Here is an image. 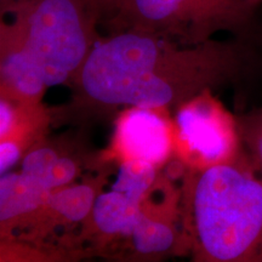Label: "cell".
<instances>
[{
    "mask_svg": "<svg viewBox=\"0 0 262 262\" xmlns=\"http://www.w3.org/2000/svg\"><path fill=\"white\" fill-rule=\"evenodd\" d=\"M262 0H125L107 22L110 33L137 31L185 45L219 33L262 42Z\"/></svg>",
    "mask_w": 262,
    "mask_h": 262,
    "instance_id": "277c9868",
    "label": "cell"
},
{
    "mask_svg": "<svg viewBox=\"0 0 262 262\" xmlns=\"http://www.w3.org/2000/svg\"><path fill=\"white\" fill-rule=\"evenodd\" d=\"M54 129L52 106L0 97V175L21 164L25 156Z\"/></svg>",
    "mask_w": 262,
    "mask_h": 262,
    "instance_id": "8fae6325",
    "label": "cell"
},
{
    "mask_svg": "<svg viewBox=\"0 0 262 262\" xmlns=\"http://www.w3.org/2000/svg\"><path fill=\"white\" fill-rule=\"evenodd\" d=\"M49 85L40 66L9 19L0 22V97L44 102Z\"/></svg>",
    "mask_w": 262,
    "mask_h": 262,
    "instance_id": "7c38bea8",
    "label": "cell"
},
{
    "mask_svg": "<svg viewBox=\"0 0 262 262\" xmlns=\"http://www.w3.org/2000/svg\"><path fill=\"white\" fill-rule=\"evenodd\" d=\"M147 196L136 195L114 186L98 195L89 217L77 229L89 258L101 260L129 233Z\"/></svg>",
    "mask_w": 262,
    "mask_h": 262,
    "instance_id": "30bf717a",
    "label": "cell"
},
{
    "mask_svg": "<svg viewBox=\"0 0 262 262\" xmlns=\"http://www.w3.org/2000/svg\"><path fill=\"white\" fill-rule=\"evenodd\" d=\"M260 78L262 42L231 37L185 45L137 31L108 33L72 81L68 101L52 106L54 127L91 129L130 106L173 112L205 90H242Z\"/></svg>",
    "mask_w": 262,
    "mask_h": 262,
    "instance_id": "6da1fadb",
    "label": "cell"
},
{
    "mask_svg": "<svg viewBox=\"0 0 262 262\" xmlns=\"http://www.w3.org/2000/svg\"><path fill=\"white\" fill-rule=\"evenodd\" d=\"M173 112L168 108L124 107L113 118L110 142L101 149L108 168L139 163L165 170L173 159Z\"/></svg>",
    "mask_w": 262,
    "mask_h": 262,
    "instance_id": "52a82bcc",
    "label": "cell"
},
{
    "mask_svg": "<svg viewBox=\"0 0 262 262\" xmlns=\"http://www.w3.org/2000/svg\"><path fill=\"white\" fill-rule=\"evenodd\" d=\"M101 16V25L111 21L125 0H88Z\"/></svg>",
    "mask_w": 262,
    "mask_h": 262,
    "instance_id": "2e32d148",
    "label": "cell"
},
{
    "mask_svg": "<svg viewBox=\"0 0 262 262\" xmlns=\"http://www.w3.org/2000/svg\"><path fill=\"white\" fill-rule=\"evenodd\" d=\"M179 178L189 262H262V175L247 152Z\"/></svg>",
    "mask_w": 262,
    "mask_h": 262,
    "instance_id": "7a4b0ae2",
    "label": "cell"
},
{
    "mask_svg": "<svg viewBox=\"0 0 262 262\" xmlns=\"http://www.w3.org/2000/svg\"><path fill=\"white\" fill-rule=\"evenodd\" d=\"M0 176V237H5L14 234L44 204L51 192L19 169Z\"/></svg>",
    "mask_w": 262,
    "mask_h": 262,
    "instance_id": "5bb4252c",
    "label": "cell"
},
{
    "mask_svg": "<svg viewBox=\"0 0 262 262\" xmlns=\"http://www.w3.org/2000/svg\"><path fill=\"white\" fill-rule=\"evenodd\" d=\"M107 168L101 159V149L91 141L90 129L84 127H67L56 135L50 134L18 165L26 176L50 192Z\"/></svg>",
    "mask_w": 262,
    "mask_h": 262,
    "instance_id": "ba28073f",
    "label": "cell"
},
{
    "mask_svg": "<svg viewBox=\"0 0 262 262\" xmlns=\"http://www.w3.org/2000/svg\"><path fill=\"white\" fill-rule=\"evenodd\" d=\"M85 262H100V261L96 260V258H88V260Z\"/></svg>",
    "mask_w": 262,
    "mask_h": 262,
    "instance_id": "ac0fdd59",
    "label": "cell"
},
{
    "mask_svg": "<svg viewBox=\"0 0 262 262\" xmlns=\"http://www.w3.org/2000/svg\"><path fill=\"white\" fill-rule=\"evenodd\" d=\"M173 159L179 171H203L244 155L238 116L205 90L173 110Z\"/></svg>",
    "mask_w": 262,
    "mask_h": 262,
    "instance_id": "5b68a950",
    "label": "cell"
},
{
    "mask_svg": "<svg viewBox=\"0 0 262 262\" xmlns=\"http://www.w3.org/2000/svg\"><path fill=\"white\" fill-rule=\"evenodd\" d=\"M237 116L245 152L262 175V104Z\"/></svg>",
    "mask_w": 262,
    "mask_h": 262,
    "instance_id": "9a60e30c",
    "label": "cell"
},
{
    "mask_svg": "<svg viewBox=\"0 0 262 262\" xmlns=\"http://www.w3.org/2000/svg\"><path fill=\"white\" fill-rule=\"evenodd\" d=\"M40 66L49 86L79 73L101 34V16L88 0H15L2 6Z\"/></svg>",
    "mask_w": 262,
    "mask_h": 262,
    "instance_id": "3957f363",
    "label": "cell"
},
{
    "mask_svg": "<svg viewBox=\"0 0 262 262\" xmlns=\"http://www.w3.org/2000/svg\"><path fill=\"white\" fill-rule=\"evenodd\" d=\"M88 258L77 229L44 239L0 237V262H85Z\"/></svg>",
    "mask_w": 262,
    "mask_h": 262,
    "instance_id": "4fadbf2b",
    "label": "cell"
},
{
    "mask_svg": "<svg viewBox=\"0 0 262 262\" xmlns=\"http://www.w3.org/2000/svg\"><path fill=\"white\" fill-rule=\"evenodd\" d=\"M112 172L111 168L90 172L73 185L51 192L44 204L11 235L44 239L78 229L89 217L98 195L107 188Z\"/></svg>",
    "mask_w": 262,
    "mask_h": 262,
    "instance_id": "9c48e42d",
    "label": "cell"
},
{
    "mask_svg": "<svg viewBox=\"0 0 262 262\" xmlns=\"http://www.w3.org/2000/svg\"><path fill=\"white\" fill-rule=\"evenodd\" d=\"M12 2H15V0H0V4H2V6H4V5L10 4V3Z\"/></svg>",
    "mask_w": 262,
    "mask_h": 262,
    "instance_id": "e0dca14e",
    "label": "cell"
},
{
    "mask_svg": "<svg viewBox=\"0 0 262 262\" xmlns=\"http://www.w3.org/2000/svg\"><path fill=\"white\" fill-rule=\"evenodd\" d=\"M180 186L164 172L143 202L130 232L100 262H166L189 257L187 239L181 227Z\"/></svg>",
    "mask_w": 262,
    "mask_h": 262,
    "instance_id": "8992f818",
    "label": "cell"
}]
</instances>
